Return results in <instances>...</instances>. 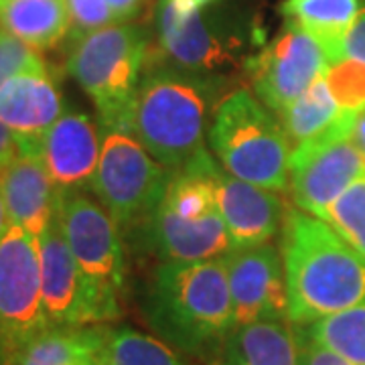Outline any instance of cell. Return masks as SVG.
<instances>
[{
    "instance_id": "30",
    "label": "cell",
    "mask_w": 365,
    "mask_h": 365,
    "mask_svg": "<svg viewBox=\"0 0 365 365\" xmlns=\"http://www.w3.org/2000/svg\"><path fill=\"white\" fill-rule=\"evenodd\" d=\"M297 347H299V365H357L337 351L314 341L302 327L294 325Z\"/></svg>"
},
{
    "instance_id": "3",
    "label": "cell",
    "mask_w": 365,
    "mask_h": 365,
    "mask_svg": "<svg viewBox=\"0 0 365 365\" xmlns=\"http://www.w3.org/2000/svg\"><path fill=\"white\" fill-rule=\"evenodd\" d=\"M227 88L225 79L203 78L153 59L134 93L128 132L165 169H179L205 148L213 114Z\"/></svg>"
},
{
    "instance_id": "12",
    "label": "cell",
    "mask_w": 365,
    "mask_h": 365,
    "mask_svg": "<svg viewBox=\"0 0 365 365\" xmlns=\"http://www.w3.org/2000/svg\"><path fill=\"white\" fill-rule=\"evenodd\" d=\"M41 292L49 327L106 325L120 317V307L102 299L67 246L57 213L39 235Z\"/></svg>"
},
{
    "instance_id": "36",
    "label": "cell",
    "mask_w": 365,
    "mask_h": 365,
    "mask_svg": "<svg viewBox=\"0 0 365 365\" xmlns=\"http://www.w3.org/2000/svg\"><path fill=\"white\" fill-rule=\"evenodd\" d=\"M187 2H191L195 6H209V4H213V0H187Z\"/></svg>"
},
{
    "instance_id": "15",
    "label": "cell",
    "mask_w": 365,
    "mask_h": 365,
    "mask_svg": "<svg viewBox=\"0 0 365 365\" xmlns=\"http://www.w3.org/2000/svg\"><path fill=\"white\" fill-rule=\"evenodd\" d=\"M102 126L83 112L66 110L43 134L37 153L59 191H90L102 155Z\"/></svg>"
},
{
    "instance_id": "9",
    "label": "cell",
    "mask_w": 365,
    "mask_h": 365,
    "mask_svg": "<svg viewBox=\"0 0 365 365\" xmlns=\"http://www.w3.org/2000/svg\"><path fill=\"white\" fill-rule=\"evenodd\" d=\"M355 110H343L325 130L297 144L288 167V195L294 207L317 217L365 175V157L353 140Z\"/></svg>"
},
{
    "instance_id": "16",
    "label": "cell",
    "mask_w": 365,
    "mask_h": 365,
    "mask_svg": "<svg viewBox=\"0 0 365 365\" xmlns=\"http://www.w3.org/2000/svg\"><path fill=\"white\" fill-rule=\"evenodd\" d=\"M217 201L234 248L270 244L282 232L290 207L278 191L242 181L223 167L217 181Z\"/></svg>"
},
{
    "instance_id": "21",
    "label": "cell",
    "mask_w": 365,
    "mask_h": 365,
    "mask_svg": "<svg viewBox=\"0 0 365 365\" xmlns=\"http://www.w3.org/2000/svg\"><path fill=\"white\" fill-rule=\"evenodd\" d=\"M0 26L37 49H51L69 35L66 0H0Z\"/></svg>"
},
{
    "instance_id": "34",
    "label": "cell",
    "mask_w": 365,
    "mask_h": 365,
    "mask_svg": "<svg viewBox=\"0 0 365 365\" xmlns=\"http://www.w3.org/2000/svg\"><path fill=\"white\" fill-rule=\"evenodd\" d=\"M353 140L357 144V148L361 150V155L365 157V108L357 112L355 118V126H353Z\"/></svg>"
},
{
    "instance_id": "27",
    "label": "cell",
    "mask_w": 365,
    "mask_h": 365,
    "mask_svg": "<svg viewBox=\"0 0 365 365\" xmlns=\"http://www.w3.org/2000/svg\"><path fill=\"white\" fill-rule=\"evenodd\" d=\"M327 83L333 91L337 104L343 110L365 108V63L355 59H341L325 71Z\"/></svg>"
},
{
    "instance_id": "32",
    "label": "cell",
    "mask_w": 365,
    "mask_h": 365,
    "mask_svg": "<svg viewBox=\"0 0 365 365\" xmlns=\"http://www.w3.org/2000/svg\"><path fill=\"white\" fill-rule=\"evenodd\" d=\"M21 153V146H19V140L14 136L11 128L0 120V169L4 165H9L16 155Z\"/></svg>"
},
{
    "instance_id": "25",
    "label": "cell",
    "mask_w": 365,
    "mask_h": 365,
    "mask_svg": "<svg viewBox=\"0 0 365 365\" xmlns=\"http://www.w3.org/2000/svg\"><path fill=\"white\" fill-rule=\"evenodd\" d=\"M299 327V325H297ZM302 329L314 341L357 365H365V300L347 311L325 317Z\"/></svg>"
},
{
    "instance_id": "6",
    "label": "cell",
    "mask_w": 365,
    "mask_h": 365,
    "mask_svg": "<svg viewBox=\"0 0 365 365\" xmlns=\"http://www.w3.org/2000/svg\"><path fill=\"white\" fill-rule=\"evenodd\" d=\"M146 63V31L116 23L76 39L67 59V73L90 96L102 128L128 130L132 100Z\"/></svg>"
},
{
    "instance_id": "18",
    "label": "cell",
    "mask_w": 365,
    "mask_h": 365,
    "mask_svg": "<svg viewBox=\"0 0 365 365\" xmlns=\"http://www.w3.org/2000/svg\"><path fill=\"white\" fill-rule=\"evenodd\" d=\"M0 187L11 225L39 237L57 213L59 189L37 153L21 150L0 169Z\"/></svg>"
},
{
    "instance_id": "33",
    "label": "cell",
    "mask_w": 365,
    "mask_h": 365,
    "mask_svg": "<svg viewBox=\"0 0 365 365\" xmlns=\"http://www.w3.org/2000/svg\"><path fill=\"white\" fill-rule=\"evenodd\" d=\"M106 2L112 6V11H114L124 23L134 19L136 14L143 11L144 4H146V0H106Z\"/></svg>"
},
{
    "instance_id": "4",
    "label": "cell",
    "mask_w": 365,
    "mask_h": 365,
    "mask_svg": "<svg viewBox=\"0 0 365 365\" xmlns=\"http://www.w3.org/2000/svg\"><path fill=\"white\" fill-rule=\"evenodd\" d=\"M220 175L222 165L207 148L170 170L165 193L140 235L158 262L211 260L234 250L217 201Z\"/></svg>"
},
{
    "instance_id": "22",
    "label": "cell",
    "mask_w": 365,
    "mask_h": 365,
    "mask_svg": "<svg viewBox=\"0 0 365 365\" xmlns=\"http://www.w3.org/2000/svg\"><path fill=\"white\" fill-rule=\"evenodd\" d=\"M359 11V0H284L280 13L323 45L331 66L343 59V41Z\"/></svg>"
},
{
    "instance_id": "24",
    "label": "cell",
    "mask_w": 365,
    "mask_h": 365,
    "mask_svg": "<svg viewBox=\"0 0 365 365\" xmlns=\"http://www.w3.org/2000/svg\"><path fill=\"white\" fill-rule=\"evenodd\" d=\"M341 112L343 108L337 104L333 91L327 83V78L321 76L309 90L300 93L294 102H290L278 114V120L287 130L292 146H297L325 130Z\"/></svg>"
},
{
    "instance_id": "2",
    "label": "cell",
    "mask_w": 365,
    "mask_h": 365,
    "mask_svg": "<svg viewBox=\"0 0 365 365\" xmlns=\"http://www.w3.org/2000/svg\"><path fill=\"white\" fill-rule=\"evenodd\" d=\"M280 254L292 325H311L365 300V256L325 220L290 205Z\"/></svg>"
},
{
    "instance_id": "20",
    "label": "cell",
    "mask_w": 365,
    "mask_h": 365,
    "mask_svg": "<svg viewBox=\"0 0 365 365\" xmlns=\"http://www.w3.org/2000/svg\"><path fill=\"white\" fill-rule=\"evenodd\" d=\"M108 325L47 327L9 365H98Z\"/></svg>"
},
{
    "instance_id": "19",
    "label": "cell",
    "mask_w": 365,
    "mask_h": 365,
    "mask_svg": "<svg viewBox=\"0 0 365 365\" xmlns=\"http://www.w3.org/2000/svg\"><path fill=\"white\" fill-rule=\"evenodd\" d=\"M213 365H299L294 325L256 321L234 327Z\"/></svg>"
},
{
    "instance_id": "7",
    "label": "cell",
    "mask_w": 365,
    "mask_h": 365,
    "mask_svg": "<svg viewBox=\"0 0 365 365\" xmlns=\"http://www.w3.org/2000/svg\"><path fill=\"white\" fill-rule=\"evenodd\" d=\"M157 39L163 59L197 76L225 79L246 71L250 37L246 25L223 9L195 6L187 0H160Z\"/></svg>"
},
{
    "instance_id": "13",
    "label": "cell",
    "mask_w": 365,
    "mask_h": 365,
    "mask_svg": "<svg viewBox=\"0 0 365 365\" xmlns=\"http://www.w3.org/2000/svg\"><path fill=\"white\" fill-rule=\"evenodd\" d=\"M331 66L323 45L299 25L284 21L282 31L246 63L252 91L276 116L325 76Z\"/></svg>"
},
{
    "instance_id": "23",
    "label": "cell",
    "mask_w": 365,
    "mask_h": 365,
    "mask_svg": "<svg viewBox=\"0 0 365 365\" xmlns=\"http://www.w3.org/2000/svg\"><path fill=\"white\" fill-rule=\"evenodd\" d=\"M98 365H191L169 343L132 327H110Z\"/></svg>"
},
{
    "instance_id": "26",
    "label": "cell",
    "mask_w": 365,
    "mask_h": 365,
    "mask_svg": "<svg viewBox=\"0 0 365 365\" xmlns=\"http://www.w3.org/2000/svg\"><path fill=\"white\" fill-rule=\"evenodd\" d=\"M321 220H325L347 244L365 256V175L353 181L323 211Z\"/></svg>"
},
{
    "instance_id": "17",
    "label": "cell",
    "mask_w": 365,
    "mask_h": 365,
    "mask_svg": "<svg viewBox=\"0 0 365 365\" xmlns=\"http://www.w3.org/2000/svg\"><path fill=\"white\" fill-rule=\"evenodd\" d=\"M63 112V96L49 69L26 71L0 86V120L16 136L21 150L33 153Z\"/></svg>"
},
{
    "instance_id": "5",
    "label": "cell",
    "mask_w": 365,
    "mask_h": 365,
    "mask_svg": "<svg viewBox=\"0 0 365 365\" xmlns=\"http://www.w3.org/2000/svg\"><path fill=\"white\" fill-rule=\"evenodd\" d=\"M207 143L230 175L278 193L288 191L294 146L278 116L254 91L242 88L223 98L209 126Z\"/></svg>"
},
{
    "instance_id": "29",
    "label": "cell",
    "mask_w": 365,
    "mask_h": 365,
    "mask_svg": "<svg viewBox=\"0 0 365 365\" xmlns=\"http://www.w3.org/2000/svg\"><path fill=\"white\" fill-rule=\"evenodd\" d=\"M69 13V35L79 39L98 29L124 23L106 0H66Z\"/></svg>"
},
{
    "instance_id": "14",
    "label": "cell",
    "mask_w": 365,
    "mask_h": 365,
    "mask_svg": "<svg viewBox=\"0 0 365 365\" xmlns=\"http://www.w3.org/2000/svg\"><path fill=\"white\" fill-rule=\"evenodd\" d=\"M234 304V321H288L284 262L276 244L234 248L223 256Z\"/></svg>"
},
{
    "instance_id": "31",
    "label": "cell",
    "mask_w": 365,
    "mask_h": 365,
    "mask_svg": "<svg viewBox=\"0 0 365 365\" xmlns=\"http://www.w3.org/2000/svg\"><path fill=\"white\" fill-rule=\"evenodd\" d=\"M343 59L365 63V0H359V11L343 41Z\"/></svg>"
},
{
    "instance_id": "28",
    "label": "cell",
    "mask_w": 365,
    "mask_h": 365,
    "mask_svg": "<svg viewBox=\"0 0 365 365\" xmlns=\"http://www.w3.org/2000/svg\"><path fill=\"white\" fill-rule=\"evenodd\" d=\"M43 69L49 67L41 55V49L0 29V86L14 76H21L26 71H43Z\"/></svg>"
},
{
    "instance_id": "10",
    "label": "cell",
    "mask_w": 365,
    "mask_h": 365,
    "mask_svg": "<svg viewBox=\"0 0 365 365\" xmlns=\"http://www.w3.org/2000/svg\"><path fill=\"white\" fill-rule=\"evenodd\" d=\"M57 220L86 280L102 299L120 307L126 254L116 222L88 191H59Z\"/></svg>"
},
{
    "instance_id": "11",
    "label": "cell",
    "mask_w": 365,
    "mask_h": 365,
    "mask_svg": "<svg viewBox=\"0 0 365 365\" xmlns=\"http://www.w3.org/2000/svg\"><path fill=\"white\" fill-rule=\"evenodd\" d=\"M49 327L41 292L39 237L11 225L0 240V365Z\"/></svg>"
},
{
    "instance_id": "35",
    "label": "cell",
    "mask_w": 365,
    "mask_h": 365,
    "mask_svg": "<svg viewBox=\"0 0 365 365\" xmlns=\"http://www.w3.org/2000/svg\"><path fill=\"white\" fill-rule=\"evenodd\" d=\"M11 227V220H9V211H6V203H4V195H2V187H0V240Z\"/></svg>"
},
{
    "instance_id": "8",
    "label": "cell",
    "mask_w": 365,
    "mask_h": 365,
    "mask_svg": "<svg viewBox=\"0 0 365 365\" xmlns=\"http://www.w3.org/2000/svg\"><path fill=\"white\" fill-rule=\"evenodd\" d=\"M102 155L90 191L116 222L124 240H140L150 222L170 170L128 130L102 128Z\"/></svg>"
},
{
    "instance_id": "1",
    "label": "cell",
    "mask_w": 365,
    "mask_h": 365,
    "mask_svg": "<svg viewBox=\"0 0 365 365\" xmlns=\"http://www.w3.org/2000/svg\"><path fill=\"white\" fill-rule=\"evenodd\" d=\"M140 307L157 337L209 365L235 327L223 258L158 262Z\"/></svg>"
}]
</instances>
